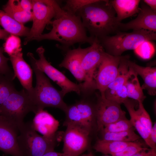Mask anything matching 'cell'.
<instances>
[{"mask_svg":"<svg viewBox=\"0 0 156 156\" xmlns=\"http://www.w3.org/2000/svg\"><path fill=\"white\" fill-rule=\"evenodd\" d=\"M51 24L52 27L51 31L35 37L32 40H55L60 43L61 48L66 51L75 43H87L91 45L94 40L95 38L87 36L80 17L65 11L59 5Z\"/></svg>","mask_w":156,"mask_h":156,"instance_id":"cell-1","label":"cell"},{"mask_svg":"<svg viewBox=\"0 0 156 156\" xmlns=\"http://www.w3.org/2000/svg\"><path fill=\"white\" fill-rule=\"evenodd\" d=\"M76 14L81 18L90 36L99 38L120 31L109 0H97L82 8Z\"/></svg>","mask_w":156,"mask_h":156,"instance_id":"cell-2","label":"cell"},{"mask_svg":"<svg viewBox=\"0 0 156 156\" xmlns=\"http://www.w3.org/2000/svg\"><path fill=\"white\" fill-rule=\"evenodd\" d=\"M106 53L114 56H120L125 51L135 50L146 41L156 40V33L144 29L130 32L119 31L113 36L98 38Z\"/></svg>","mask_w":156,"mask_h":156,"instance_id":"cell-3","label":"cell"},{"mask_svg":"<svg viewBox=\"0 0 156 156\" xmlns=\"http://www.w3.org/2000/svg\"><path fill=\"white\" fill-rule=\"evenodd\" d=\"M18 130L20 134L18 136L17 142L23 156H42L54 151L56 135L47 137L39 135L31 122L24 123Z\"/></svg>","mask_w":156,"mask_h":156,"instance_id":"cell-4","label":"cell"},{"mask_svg":"<svg viewBox=\"0 0 156 156\" xmlns=\"http://www.w3.org/2000/svg\"><path fill=\"white\" fill-rule=\"evenodd\" d=\"M31 64L36 80L33 101L37 112L46 107H52L58 108L65 112L68 105L63 100L64 96L61 91L52 85L44 73L33 64Z\"/></svg>","mask_w":156,"mask_h":156,"instance_id":"cell-5","label":"cell"},{"mask_svg":"<svg viewBox=\"0 0 156 156\" xmlns=\"http://www.w3.org/2000/svg\"><path fill=\"white\" fill-rule=\"evenodd\" d=\"M1 116L3 117L18 129L24 122V119L30 112L36 114V107L27 92L23 88L20 91L14 90L0 107Z\"/></svg>","mask_w":156,"mask_h":156,"instance_id":"cell-6","label":"cell"},{"mask_svg":"<svg viewBox=\"0 0 156 156\" xmlns=\"http://www.w3.org/2000/svg\"><path fill=\"white\" fill-rule=\"evenodd\" d=\"M36 52L39 57L38 60L35 58L32 53L29 52L27 54L30 62L60 87V91L64 96L72 92L79 95L83 93L82 83L78 84L72 81L63 73L53 66L46 59L44 55L45 50L42 47H38Z\"/></svg>","mask_w":156,"mask_h":156,"instance_id":"cell-7","label":"cell"},{"mask_svg":"<svg viewBox=\"0 0 156 156\" xmlns=\"http://www.w3.org/2000/svg\"><path fill=\"white\" fill-rule=\"evenodd\" d=\"M32 27L28 36L24 40L27 44L34 37L42 34L45 27L51 24L55 18L58 4L55 0H33Z\"/></svg>","mask_w":156,"mask_h":156,"instance_id":"cell-8","label":"cell"},{"mask_svg":"<svg viewBox=\"0 0 156 156\" xmlns=\"http://www.w3.org/2000/svg\"><path fill=\"white\" fill-rule=\"evenodd\" d=\"M105 52L97 38L90 46L86 48L81 64L86 76L85 81L82 83L85 92H92L96 89L94 76Z\"/></svg>","mask_w":156,"mask_h":156,"instance_id":"cell-9","label":"cell"},{"mask_svg":"<svg viewBox=\"0 0 156 156\" xmlns=\"http://www.w3.org/2000/svg\"><path fill=\"white\" fill-rule=\"evenodd\" d=\"M65 126L63 152L71 156H79L89 148L91 133L85 127L77 125L69 124Z\"/></svg>","mask_w":156,"mask_h":156,"instance_id":"cell-10","label":"cell"},{"mask_svg":"<svg viewBox=\"0 0 156 156\" xmlns=\"http://www.w3.org/2000/svg\"><path fill=\"white\" fill-rule=\"evenodd\" d=\"M123 56H114L105 53L94 77L96 89L99 90L102 97H105V92L108 86L116 77L119 64Z\"/></svg>","mask_w":156,"mask_h":156,"instance_id":"cell-11","label":"cell"},{"mask_svg":"<svg viewBox=\"0 0 156 156\" xmlns=\"http://www.w3.org/2000/svg\"><path fill=\"white\" fill-rule=\"evenodd\" d=\"M96 131H100L105 126L118 120L127 119L126 113L120 105L97 95L95 105Z\"/></svg>","mask_w":156,"mask_h":156,"instance_id":"cell-12","label":"cell"},{"mask_svg":"<svg viewBox=\"0 0 156 156\" xmlns=\"http://www.w3.org/2000/svg\"><path fill=\"white\" fill-rule=\"evenodd\" d=\"M18 128L0 116V151L12 156H23L19 148Z\"/></svg>","mask_w":156,"mask_h":156,"instance_id":"cell-13","label":"cell"},{"mask_svg":"<svg viewBox=\"0 0 156 156\" xmlns=\"http://www.w3.org/2000/svg\"><path fill=\"white\" fill-rule=\"evenodd\" d=\"M140 10L135 18L125 23H119V31L144 29L156 32V12L141 1Z\"/></svg>","mask_w":156,"mask_h":156,"instance_id":"cell-14","label":"cell"},{"mask_svg":"<svg viewBox=\"0 0 156 156\" xmlns=\"http://www.w3.org/2000/svg\"><path fill=\"white\" fill-rule=\"evenodd\" d=\"M10 60L16 77L23 88L28 93L32 100L34 96V88L32 86V70L24 60L22 51L10 56Z\"/></svg>","mask_w":156,"mask_h":156,"instance_id":"cell-15","label":"cell"},{"mask_svg":"<svg viewBox=\"0 0 156 156\" xmlns=\"http://www.w3.org/2000/svg\"><path fill=\"white\" fill-rule=\"evenodd\" d=\"M86 48L79 47L77 49H68L59 66L69 71L77 80L81 83L85 81L86 76L81 66L83 57Z\"/></svg>","mask_w":156,"mask_h":156,"instance_id":"cell-16","label":"cell"},{"mask_svg":"<svg viewBox=\"0 0 156 156\" xmlns=\"http://www.w3.org/2000/svg\"><path fill=\"white\" fill-rule=\"evenodd\" d=\"M32 123L36 131L47 137L56 135L59 125L57 120L44 109L38 111L35 114Z\"/></svg>","mask_w":156,"mask_h":156,"instance_id":"cell-17","label":"cell"},{"mask_svg":"<svg viewBox=\"0 0 156 156\" xmlns=\"http://www.w3.org/2000/svg\"><path fill=\"white\" fill-rule=\"evenodd\" d=\"M129 66L137 74L140 75L144 83L141 86L142 89L147 90L150 95L154 96L156 94V67H144L134 62L128 60Z\"/></svg>","mask_w":156,"mask_h":156,"instance_id":"cell-18","label":"cell"},{"mask_svg":"<svg viewBox=\"0 0 156 156\" xmlns=\"http://www.w3.org/2000/svg\"><path fill=\"white\" fill-rule=\"evenodd\" d=\"M141 0H112L110 3L114 10L116 20L121 22L122 20L138 13Z\"/></svg>","mask_w":156,"mask_h":156,"instance_id":"cell-19","label":"cell"},{"mask_svg":"<svg viewBox=\"0 0 156 156\" xmlns=\"http://www.w3.org/2000/svg\"><path fill=\"white\" fill-rule=\"evenodd\" d=\"M84 123L91 133L96 129L95 105H93L85 97L75 103Z\"/></svg>","mask_w":156,"mask_h":156,"instance_id":"cell-20","label":"cell"},{"mask_svg":"<svg viewBox=\"0 0 156 156\" xmlns=\"http://www.w3.org/2000/svg\"><path fill=\"white\" fill-rule=\"evenodd\" d=\"M134 100L129 98L123 103L129 114L130 120L133 127L136 130L140 136L144 139L146 144L151 148L155 149L151 141L149 133L142 125L135 112V104Z\"/></svg>","mask_w":156,"mask_h":156,"instance_id":"cell-21","label":"cell"},{"mask_svg":"<svg viewBox=\"0 0 156 156\" xmlns=\"http://www.w3.org/2000/svg\"><path fill=\"white\" fill-rule=\"evenodd\" d=\"M0 25L10 34L17 36L28 35L30 29L16 21L3 10H0Z\"/></svg>","mask_w":156,"mask_h":156,"instance_id":"cell-22","label":"cell"},{"mask_svg":"<svg viewBox=\"0 0 156 156\" xmlns=\"http://www.w3.org/2000/svg\"><path fill=\"white\" fill-rule=\"evenodd\" d=\"M3 10L18 22L23 24L32 21V13H29L22 9L18 0H9L3 6Z\"/></svg>","mask_w":156,"mask_h":156,"instance_id":"cell-23","label":"cell"},{"mask_svg":"<svg viewBox=\"0 0 156 156\" xmlns=\"http://www.w3.org/2000/svg\"><path fill=\"white\" fill-rule=\"evenodd\" d=\"M129 56H123L120 62L118 75L115 79L108 86L106 90H115L119 89L124 85L134 71L128 64Z\"/></svg>","mask_w":156,"mask_h":156,"instance_id":"cell-24","label":"cell"},{"mask_svg":"<svg viewBox=\"0 0 156 156\" xmlns=\"http://www.w3.org/2000/svg\"><path fill=\"white\" fill-rule=\"evenodd\" d=\"M98 139L93 146L96 151L105 155H111L121 151L131 142Z\"/></svg>","mask_w":156,"mask_h":156,"instance_id":"cell-25","label":"cell"},{"mask_svg":"<svg viewBox=\"0 0 156 156\" xmlns=\"http://www.w3.org/2000/svg\"><path fill=\"white\" fill-rule=\"evenodd\" d=\"M137 74L134 71L125 84L128 97L143 103L146 98L140 86Z\"/></svg>","mask_w":156,"mask_h":156,"instance_id":"cell-26","label":"cell"},{"mask_svg":"<svg viewBox=\"0 0 156 156\" xmlns=\"http://www.w3.org/2000/svg\"><path fill=\"white\" fill-rule=\"evenodd\" d=\"M102 140L134 142L139 140L140 137L134 131L132 128L123 131L116 133L102 132Z\"/></svg>","mask_w":156,"mask_h":156,"instance_id":"cell-27","label":"cell"},{"mask_svg":"<svg viewBox=\"0 0 156 156\" xmlns=\"http://www.w3.org/2000/svg\"><path fill=\"white\" fill-rule=\"evenodd\" d=\"M14 79L9 76L0 74V107L16 90L13 82Z\"/></svg>","mask_w":156,"mask_h":156,"instance_id":"cell-28","label":"cell"},{"mask_svg":"<svg viewBox=\"0 0 156 156\" xmlns=\"http://www.w3.org/2000/svg\"><path fill=\"white\" fill-rule=\"evenodd\" d=\"M133 127L130 120L127 118L107 125L104 126L100 131L104 133H116L127 131Z\"/></svg>","mask_w":156,"mask_h":156,"instance_id":"cell-29","label":"cell"},{"mask_svg":"<svg viewBox=\"0 0 156 156\" xmlns=\"http://www.w3.org/2000/svg\"><path fill=\"white\" fill-rule=\"evenodd\" d=\"M105 97L121 105L127 98V88L125 84L121 88L115 90H106L104 93Z\"/></svg>","mask_w":156,"mask_h":156,"instance_id":"cell-30","label":"cell"},{"mask_svg":"<svg viewBox=\"0 0 156 156\" xmlns=\"http://www.w3.org/2000/svg\"><path fill=\"white\" fill-rule=\"evenodd\" d=\"M3 49L9 56L22 51L20 38L18 36L10 34L6 40Z\"/></svg>","mask_w":156,"mask_h":156,"instance_id":"cell-31","label":"cell"},{"mask_svg":"<svg viewBox=\"0 0 156 156\" xmlns=\"http://www.w3.org/2000/svg\"><path fill=\"white\" fill-rule=\"evenodd\" d=\"M97 0H67L62 8L66 12L76 14L77 12L85 6L94 2Z\"/></svg>","mask_w":156,"mask_h":156,"instance_id":"cell-32","label":"cell"},{"mask_svg":"<svg viewBox=\"0 0 156 156\" xmlns=\"http://www.w3.org/2000/svg\"><path fill=\"white\" fill-rule=\"evenodd\" d=\"M155 51V47L150 41L142 42L134 50L136 54L145 60L150 59L154 54Z\"/></svg>","mask_w":156,"mask_h":156,"instance_id":"cell-33","label":"cell"},{"mask_svg":"<svg viewBox=\"0 0 156 156\" xmlns=\"http://www.w3.org/2000/svg\"><path fill=\"white\" fill-rule=\"evenodd\" d=\"M138 102V108L136 110V113L142 125L149 133L153 125L148 113L145 109L143 103Z\"/></svg>","mask_w":156,"mask_h":156,"instance_id":"cell-34","label":"cell"},{"mask_svg":"<svg viewBox=\"0 0 156 156\" xmlns=\"http://www.w3.org/2000/svg\"><path fill=\"white\" fill-rule=\"evenodd\" d=\"M146 148L143 147L142 143L132 142L121 151L112 155V156H132L137 153L145 149Z\"/></svg>","mask_w":156,"mask_h":156,"instance_id":"cell-35","label":"cell"},{"mask_svg":"<svg viewBox=\"0 0 156 156\" xmlns=\"http://www.w3.org/2000/svg\"><path fill=\"white\" fill-rule=\"evenodd\" d=\"M3 48H0V74L8 76L14 79L15 77L14 73L8 65V62L10 59L3 55Z\"/></svg>","mask_w":156,"mask_h":156,"instance_id":"cell-36","label":"cell"},{"mask_svg":"<svg viewBox=\"0 0 156 156\" xmlns=\"http://www.w3.org/2000/svg\"><path fill=\"white\" fill-rule=\"evenodd\" d=\"M20 3L22 9L25 11L29 13H32V0H22L20 1Z\"/></svg>","mask_w":156,"mask_h":156,"instance_id":"cell-37","label":"cell"},{"mask_svg":"<svg viewBox=\"0 0 156 156\" xmlns=\"http://www.w3.org/2000/svg\"><path fill=\"white\" fill-rule=\"evenodd\" d=\"M132 156H156V150L151 148L144 150Z\"/></svg>","mask_w":156,"mask_h":156,"instance_id":"cell-38","label":"cell"},{"mask_svg":"<svg viewBox=\"0 0 156 156\" xmlns=\"http://www.w3.org/2000/svg\"><path fill=\"white\" fill-rule=\"evenodd\" d=\"M149 137L154 148L156 149V123H154L149 133Z\"/></svg>","mask_w":156,"mask_h":156,"instance_id":"cell-39","label":"cell"},{"mask_svg":"<svg viewBox=\"0 0 156 156\" xmlns=\"http://www.w3.org/2000/svg\"><path fill=\"white\" fill-rule=\"evenodd\" d=\"M143 1L153 10L156 12V0H144Z\"/></svg>","mask_w":156,"mask_h":156,"instance_id":"cell-40","label":"cell"},{"mask_svg":"<svg viewBox=\"0 0 156 156\" xmlns=\"http://www.w3.org/2000/svg\"><path fill=\"white\" fill-rule=\"evenodd\" d=\"M42 156H71L64 153H59L54 151H50L44 154Z\"/></svg>","mask_w":156,"mask_h":156,"instance_id":"cell-41","label":"cell"},{"mask_svg":"<svg viewBox=\"0 0 156 156\" xmlns=\"http://www.w3.org/2000/svg\"><path fill=\"white\" fill-rule=\"evenodd\" d=\"M10 34L4 29H0V39L6 40Z\"/></svg>","mask_w":156,"mask_h":156,"instance_id":"cell-42","label":"cell"},{"mask_svg":"<svg viewBox=\"0 0 156 156\" xmlns=\"http://www.w3.org/2000/svg\"><path fill=\"white\" fill-rule=\"evenodd\" d=\"M80 156H95L93 153L90 152L88 153L82 155Z\"/></svg>","mask_w":156,"mask_h":156,"instance_id":"cell-43","label":"cell"},{"mask_svg":"<svg viewBox=\"0 0 156 156\" xmlns=\"http://www.w3.org/2000/svg\"><path fill=\"white\" fill-rule=\"evenodd\" d=\"M1 109H0V116L1 115Z\"/></svg>","mask_w":156,"mask_h":156,"instance_id":"cell-44","label":"cell"},{"mask_svg":"<svg viewBox=\"0 0 156 156\" xmlns=\"http://www.w3.org/2000/svg\"><path fill=\"white\" fill-rule=\"evenodd\" d=\"M103 156H109V155H105Z\"/></svg>","mask_w":156,"mask_h":156,"instance_id":"cell-45","label":"cell"}]
</instances>
